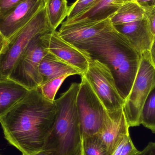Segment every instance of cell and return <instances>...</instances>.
<instances>
[{
	"instance_id": "obj_1",
	"label": "cell",
	"mask_w": 155,
	"mask_h": 155,
	"mask_svg": "<svg viewBox=\"0 0 155 155\" xmlns=\"http://www.w3.org/2000/svg\"><path fill=\"white\" fill-rule=\"evenodd\" d=\"M55 101L45 99L39 88L29 90L12 109L0 117L5 139L29 155L42 150L54 124Z\"/></svg>"
},
{
	"instance_id": "obj_2",
	"label": "cell",
	"mask_w": 155,
	"mask_h": 155,
	"mask_svg": "<svg viewBox=\"0 0 155 155\" xmlns=\"http://www.w3.org/2000/svg\"><path fill=\"white\" fill-rule=\"evenodd\" d=\"M89 58L106 65L118 92L125 101L140 67L142 54L114 26L90 41L76 47Z\"/></svg>"
},
{
	"instance_id": "obj_3",
	"label": "cell",
	"mask_w": 155,
	"mask_h": 155,
	"mask_svg": "<svg viewBox=\"0 0 155 155\" xmlns=\"http://www.w3.org/2000/svg\"><path fill=\"white\" fill-rule=\"evenodd\" d=\"M80 83H73L55 100L57 113L43 149L50 155H76L81 147V135L76 100Z\"/></svg>"
},
{
	"instance_id": "obj_4",
	"label": "cell",
	"mask_w": 155,
	"mask_h": 155,
	"mask_svg": "<svg viewBox=\"0 0 155 155\" xmlns=\"http://www.w3.org/2000/svg\"><path fill=\"white\" fill-rule=\"evenodd\" d=\"M52 31L45 6L27 24L7 40L0 54V80L9 78L16 62L35 36Z\"/></svg>"
},
{
	"instance_id": "obj_5",
	"label": "cell",
	"mask_w": 155,
	"mask_h": 155,
	"mask_svg": "<svg viewBox=\"0 0 155 155\" xmlns=\"http://www.w3.org/2000/svg\"><path fill=\"white\" fill-rule=\"evenodd\" d=\"M155 85V66L150 52L142 54V60L131 91L123 106L130 127L140 124V116L143 106Z\"/></svg>"
},
{
	"instance_id": "obj_6",
	"label": "cell",
	"mask_w": 155,
	"mask_h": 155,
	"mask_svg": "<svg viewBox=\"0 0 155 155\" xmlns=\"http://www.w3.org/2000/svg\"><path fill=\"white\" fill-rule=\"evenodd\" d=\"M76 105L81 137L98 134L107 111L84 76H81Z\"/></svg>"
},
{
	"instance_id": "obj_7",
	"label": "cell",
	"mask_w": 155,
	"mask_h": 155,
	"mask_svg": "<svg viewBox=\"0 0 155 155\" xmlns=\"http://www.w3.org/2000/svg\"><path fill=\"white\" fill-rule=\"evenodd\" d=\"M42 34L37 35L32 40L9 75V78L29 90L37 89L42 83L39 72V65L48 52L41 39Z\"/></svg>"
},
{
	"instance_id": "obj_8",
	"label": "cell",
	"mask_w": 155,
	"mask_h": 155,
	"mask_svg": "<svg viewBox=\"0 0 155 155\" xmlns=\"http://www.w3.org/2000/svg\"><path fill=\"white\" fill-rule=\"evenodd\" d=\"M83 76L89 82L107 112L123 107L125 100L118 92L114 77L106 65L89 58L88 68Z\"/></svg>"
},
{
	"instance_id": "obj_9",
	"label": "cell",
	"mask_w": 155,
	"mask_h": 155,
	"mask_svg": "<svg viewBox=\"0 0 155 155\" xmlns=\"http://www.w3.org/2000/svg\"><path fill=\"white\" fill-rule=\"evenodd\" d=\"M41 39L48 52L75 68L81 74V76L85 74L89 60L85 52L64 40L56 30L43 34Z\"/></svg>"
},
{
	"instance_id": "obj_10",
	"label": "cell",
	"mask_w": 155,
	"mask_h": 155,
	"mask_svg": "<svg viewBox=\"0 0 155 155\" xmlns=\"http://www.w3.org/2000/svg\"><path fill=\"white\" fill-rule=\"evenodd\" d=\"M45 6L44 0H23L0 18V31L8 40Z\"/></svg>"
},
{
	"instance_id": "obj_11",
	"label": "cell",
	"mask_w": 155,
	"mask_h": 155,
	"mask_svg": "<svg viewBox=\"0 0 155 155\" xmlns=\"http://www.w3.org/2000/svg\"><path fill=\"white\" fill-rule=\"evenodd\" d=\"M114 26L110 18L102 21L62 24L58 33L75 47L88 42Z\"/></svg>"
},
{
	"instance_id": "obj_12",
	"label": "cell",
	"mask_w": 155,
	"mask_h": 155,
	"mask_svg": "<svg viewBox=\"0 0 155 155\" xmlns=\"http://www.w3.org/2000/svg\"><path fill=\"white\" fill-rule=\"evenodd\" d=\"M129 127L123 107L107 111L98 135L106 146L107 155H112L124 137L129 134Z\"/></svg>"
},
{
	"instance_id": "obj_13",
	"label": "cell",
	"mask_w": 155,
	"mask_h": 155,
	"mask_svg": "<svg viewBox=\"0 0 155 155\" xmlns=\"http://www.w3.org/2000/svg\"><path fill=\"white\" fill-rule=\"evenodd\" d=\"M114 26L118 32L128 39L141 54L151 51L153 37L147 18Z\"/></svg>"
},
{
	"instance_id": "obj_14",
	"label": "cell",
	"mask_w": 155,
	"mask_h": 155,
	"mask_svg": "<svg viewBox=\"0 0 155 155\" xmlns=\"http://www.w3.org/2000/svg\"><path fill=\"white\" fill-rule=\"evenodd\" d=\"M39 72L41 79V84L65 74L70 76H81V74L75 68L49 52L45 55L41 62Z\"/></svg>"
},
{
	"instance_id": "obj_15",
	"label": "cell",
	"mask_w": 155,
	"mask_h": 155,
	"mask_svg": "<svg viewBox=\"0 0 155 155\" xmlns=\"http://www.w3.org/2000/svg\"><path fill=\"white\" fill-rule=\"evenodd\" d=\"M29 91L10 78L0 80V117L22 99Z\"/></svg>"
},
{
	"instance_id": "obj_16",
	"label": "cell",
	"mask_w": 155,
	"mask_h": 155,
	"mask_svg": "<svg viewBox=\"0 0 155 155\" xmlns=\"http://www.w3.org/2000/svg\"><path fill=\"white\" fill-rule=\"evenodd\" d=\"M116 0H99L94 6L71 20H66L65 24L78 22H91L102 21L110 18L117 11L115 4Z\"/></svg>"
},
{
	"instance_id": "obj_17",
	"label": "cell",
	"mask_w": 155,
	"mask_h": 155,
	"mask_svg": "<svg viewBox=\"0 0 155 155\" xmlns=\"http://www.w3.org/2000/svg\"><path fill=\"white\" fill-rule=\"evenodd\" d=\"M146 18L144 8L136 1H131L122 4L110 17L113 25L125 24Z\"/></svg>"
},
{
	"instance_id": "obj_18",
	"label": "cell",
	"mask_w": 155,
	"mask_h": 155,
	"mask_svg": "<svg viewBox=\"0 0 155 155\" xmlns=\"http://www.w3.org/2000/svg\"><path fill=\"white\" fill-rule=\"evenodd\" d=\"M45 7L49 24L55 31L68 15L67 0H47Z\"/></svg>"
},
{
	"instance_id": "obj_19",
	"label": "cell",
	"mask_w": 155,
	"mask_h": 155,
	"mask_svg": "<svg viewBox=\"0 0 155 155\" xmlns=\"http://www.w3.org/2000/svg\"><path fill=\"white\" fill-rule=\"evenodd\" d=\"M140 124L155 133V85L150 91L142 108Z\"/></svg>"
},
{
	"instance_id": "obj_20",
	"label": "cell",
	"mask_w": 155,
	"mask_h": 155,
	"mask_svg": "<svg viewBox=\"0 0 155 155\" xmlns=\"http://www.w3.org/2000/svg\"><path fill=\"white\" fill-rule=\"evenodd\" d=\"M81 149L83 155H108L106 146L98 134L82 137Z\"/></svg>"
},
{
	"instance_id": "obj_21",
	"label": "cell",
	"mask_w": 155,
	"mask_h": 155,
	"mask_svg": "<svg viewBox=\"0 0 155 155\" xmlns=\"http://www.w3.org/2000/svg\"><path fill=\"white\" fill-rule=\"evenodd\" d=\"M69 76L68 74H65L53 78L41 84L38 88L45 99L51 102H54L58 90L64 80Z\"/></svg>"
},
{
	"instance_id": "obj_22",
	"label": "cell",
	"mask_w": 155,
	"mask_h": 155,
	"mask_svg": "<svg viewBox=\"0 0 155 155\" xmlns=\"http://www.w3.org/2000/svg\"><path fill=\"white\" fill-rule=\"evenodd\" d=\"M99 0H77L69 7L67 20H71L94 6Z\"/></svg>"
},
{
	"instance_id": "obj_23",
	"label": "cell",
	"mask_w": 155,
	"mask_h": 155,
	"mask_svg": "<svg viewBox=\"0 0 155 155\" xmlns=\"http://www.w3.org/2000/svg\"><path fill=\"white\" fill-rule=\"evenodd\" d=\"M139 152L133 143L129 134L124 137L112 155H136Z\"/></svg>"
},
{
	"instance_id": "obj_24",
	"label": "cell",
	"mask_w": 155,
	"mask_h": 155,
	"mask_svg": "<svg viewBox=\"0 0 155 155\" xmlns=\"http://www.w3.org/2000/svg\"><path fill=\"white\" fill-rule=\"evenodd\" d=\"M23 0H0V18L4 16Z\"/></svg>"
},
{
	"instance_id": "obj_25",
	"label": "cell",
	"mask_w": 155,
	"mask_h": 155,
	"mask_svg": "<svg viewBox=\"0 0 155 155\" xmlns=\"http://www.w3.org/2000/svg\"><path fill=\"white\" fill-rule=\"evenodd\" d=\"M144 8L145 10L146 18L154 39L155 37V5H150Z\"/></svg>"
},
{
	"instance_id": "obj_26",
	"label": "cell",
	"mask_w": 155,
	"mask_h": 155,
	"mask_svg": "<svg viewBox=\"0 0 155 155\" xmlns=\"http://www.w3.org/2000/svg\"><path fill=\"white\" fill-rule=\"evenodd\" d=\"M136 155H155V142H150L142 151Z\"/></svg>"
},
{
	"instance_id": "obj_27",
	"label": "cell",
	"mask_w": 155,
	"mask_h": 155,
	"mask_svg": "<svg viewBox=\"0 0 155 155\" xmlns=\"http://www.w3.org/2000/svg\"><path fill=\"white\" fill-rule=\"evenodd\" d=\"M139 5L143 8L150 5H154V0H136Z\"/></svg>"
},
{
	"instance_id": "obj_28",
	"label": "cell",
	"mask_w": 155,
	"mask_h": 155,
	"mask_svg": "<svg viewBox=\"0 0 155 155\" xmlns=\"http://www.w3.org/2000/svg\"><path fill=\"white\" fill-rule=\"evenodd\" d=\"M7 41V39L4 37L0 31V54L2 51Z\"/></svg>"
},
{
	"instance_id": "obj_29",
	"label": "cell",
	"mask_w": 155,
	"mask_h": 155,
	"mask_svg": "<svg viewBox=\"0 0 155 155\" xmlns=\"http://www.w3.org/2000/svg\"><path fill=\"white\" fill-rule=\"evenodd\" d=\"M150 53H151V59L155 66V37L154 38L153 41Z\"/></svg>"
},
{
	"instance_id": "obj_30",
	"label": "cell",
	"mask_w": 155,
	"mask_h": 155,
	"mask_svg": "<svg viewBox=\"0 0 155 155\" xmlns=\"http://www.w3.org/2000/svg\"><path fill=\"white\" fill-rule=\"evenodd\" d=\"M136 1V0H116L115 2V4L118 9V8L123 4L127 2H131V1Z\"/></svg>"
},
{
	"instance_id": "obj_31",
	"label": "cell",
	"mask_w": 155,
	"mask_h": 155,
	"mask_svg": "<svg viewBox=\"0 0 155 155\" xmlns=\"http://www.w3.org/2000/svg\"><path fill=\"white\" fill-rule=\"evenodd\" d=\"M29 155H50L49 153H47L46 151L45 150H41L39 152H36V153H33Z\"/></svg>"
},
{
	"instance_id": "obj_32",
	"label": "cell",
	"mask_w": 155,
	"mask_h": 155,
	"mask_svg": "<svg viewBox=\"0 0 155 155\" xmlns=\"http://www.w3.org/2000/svg\"><path fill=\"white\" fill-rule=\"evenodd\" d=\"M76 155H83V154H82V149H81V150H80V152H79V153H78Z\"/></svg>"
},
{
	"instance_id": "obj_33",
	"label": "cell",
	"mask_w": 155,
	"mask_h": 155,
	"mask_svg": "<svg viewBox=\"0 0 155 155\" xmlns=\"http://www.w3.org/2000/svg\"><path fill=\"white\" fill-rule=\"evenodd\" d=\"M154 5H155V0H154Z\"/></svg>"
},
{
	"instance_id": "obj_34",
	"label": "cell",
	"mask_w": 155,
	"mask_h": 155,
	"mask_svg": "<svg viewBox=\"0 0 155 155\" xmlns=\"http://www.w3.org/2000/svg\"><path fill=\"white\" fill-rule=\"evenodd\" d=\"M46 1H47V0H44L45 2H46Z\"/></svg>"
},
{
	"instance_id": "obj_35",
	"label": "cell",
	"mask_w": 155,
	"mask_h": 155,
	"mask_svg": "<svg viewBox=\"0 0 155 155\" xmlns=\"http://www.w3.org/2000/svg\"></svg>"
}]
</instances>
